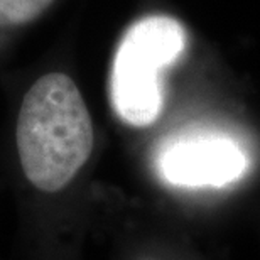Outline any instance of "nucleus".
<instances>
[{"mask_svg":"<svg viewBox=\"0 0 260 260\" xmlns=\"http://www.w3.org/2000/svg\"><path fill=\"white\" fill-rule=\"evenodd\" d=\"M155 168L162 181L176 188H225L247 174L250 157L228 134L184 130L160 144Z\"/></svg>","mask_w":260,"mask_h":260,"instance_id":"nucleus-3","label":"nucleus"},{"mask_svg":"<svg viewBox=\"0 0 260 260\" xmlns=\"http://www.w3.org/2000/svg\"><path fill=\"white\" fill-rule=\"evenodd\" d=\"M54 0H0V27H17L34 22Z\"/></svg>","mask_w":260,"mask_h":260,"instance_id":"nucleus-4","label":"nucleus"},{"mask_svg":"<svg viewBox=\"0 0 260 260\" xmlns=\"http://www.w3.org/2000/svg\"><path fill=\"white\" fill-rule=\"evenodd\" d=\"M188 34L178 19L152 14L125 30L113 58L110 102L130 127H149L164 105L162 73L184 53Z\"/></svg>","mask_w":260,"mask_h":260,"instance_id":"nucleus-2","label":"nucleus"},{"mask_svg":"<svg viewBox=\"0 0 260 260\" xmlns=\"http://www.w3.org/2000/svg\"><path fill=\"white\" fill-rule=\"evenodd\" d=\"M15 142L20 166L34 188H66L90 159L95 130L76 83L64 73L41 76L24 95Z\"/></svg>","mask_w":260,"mask_h":260,"instance_id":"nucleus-1","label":"nucleus"}]
</instances>
